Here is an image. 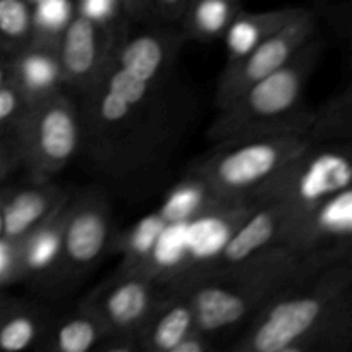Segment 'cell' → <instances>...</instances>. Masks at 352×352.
<instances>
[{"label": "cell", "mask_w": 352, "mask_h": 352, "mask_svg": "<svg viewBox=\"0 0 352 352\" xmlns=\"http://www.w3.org/2000/svg\"><path fill=\"white\" fill-rule=\"evenodd\" d=\"M182 41L177 26L131 24L98 81L79 96L82 151L107 175L136 170L153 151Z\"/></svg>", "instance_id": "1"}, {"label": "cell", "mask_w": 352, "mask_h": 352, "mask_svg": "<svg viewBox=\"0 0 352 352\" xmlns=\"http://www.w3.org/2000/svg\"><path fill=\"white\" fill-rule=\"evenodd\" d=\"M351 251L301 253L277 244L232 267L203 268L177 284L195 308L198 329L217 340L234 330H243L278 291L302 272L318 261Z\"/></svg>", "instance_id": "2"}, {"label": "cell", "mask_w": 352, "mask_h": 352, "mask_svg": "<svg viewBox=\"0 0 352 352\" xmlns=\"http://www.w3.org/2000/svg\"><path fill=\"white\" fill-rule=\"evenodd\" d=\"M352 287V251L327 258L278 291L246 323L230 351L291 352Z\"/></svg>", "instance_id": "3"}, {"label": "cell", "mask_w": 352, "mask_h": 352, "mask_svg": "<svg viewBox=\"0 0 352 352\" xmlns=\"http://www.w3.org/2000/svg\"><path fill=\"white\" fill-rule=\"evenodd\" d=\"M311 126L254 131L217 141L192 164L189 177L205 186L220 205H244L256 189L316 141Z\"/></svg>", "instance_id": "4"}, {"label": "cell", "mask_w": 352, "mask_h": 352, "mask_svg": "<svg viewBox=\"0 0 352 352\" xmlns=\"http://www.w3.org/2000/svg\"><path fill=\"white\" fill-rule=\"evenodd\" d=\"M323 47V38L318 34L287 64L217 109L219 113L208 129V140L217 143L254 131L313 124L315 109L306 105L305 93L318 67Z\"/></svg>", "instance_id": "5"}, {"label": "cell", "mask_w": 352, "mask_h": 352, "mask_svg": "<svg viewBox=\"0 0 352 352\" xmlns=\"http://www.w3.org/2000/svg\"><path fill=\"white\" fill-rule=\"evenodd\" d=\"M10 134L28 182L52 181L82 151L85 127L79 103L67 89L31 102Z\"/></svg>", "instance_id": "6"}, {"label": "cell", "mask_w": 352, "mask_h": 352, "mask_svg": "<svg viewBox=\"0 0 352 352\" xmlns=\"http://www.w3.org/2000/svg\"><path fill=\"white\" fill-rule=\"evenodd\" d=\"M351 184L352 141H313L267 184L256 189L244 205L265 201L280 203L291 213L289 229L320 203Z\"/></svg>", "instance_id": "7"}, {"label": "cell", "mask_w": 352, "mask_h": 352, "mask_svg": "<svg viewBox=\"0 0 352 352\" xmlns=\"http://www.w3.org/2000/svg\"><path fill=\"white\" fill-rule=\"evenodd\" d=\"M112 229V208L102 189L88 188L71 196L57 265L40 285L55 292L74 287L102 261Z\"/></svg>", "instance_id": "8"}, {"label": "cell", "mask_w": 352, "mask_h": 352, "mask_svg": "<svg viewBox=\"0 0 352 352\" xmlns=\"http://www.w3.org/2000/svg\"><path fill=\"white\" fill-rule=\"evenodd\" d=\"M167 284L146 268L117 272L85 299L109 332L103 352L138 351V336Z\"/></svg>", "instance_id": "9"}, {"label": "cell", "mask_w": 352, "mask_h": 352, "mask_svg": "<svg viewBox=\"0 0 352 352\" xmlns=\"http://www.w3.org/2000/svg\"><path fill=\"white\" fill-rule=\"evenodd\" d=\"M131 24L105 23L74 10L58 36V62L69 93L81 96L98 81Z\"/></svg>", "instance_id": "10"}, {"label": "cell", "mask_w": 352, "mask_h": 352, "mask_svg": "<svg viewBox=\"0 0 352 352\" xmlns=\"http://www.w3.org/2000/svg\"><path fill=\"white\" fill-rule=\"evenodd\" d=\"M318 23L311 10H298L294 17L277 33L261 41L256 48L232 64H226L217 85L215 107L222 109L232 102L248 86L287 64L301 48H305L313 38L318 36Z\"/></svg>", "instance_id": "11"}, {"label": "cell", "mask_w": 352, "mask_h": 352, "mask_svg": "<svg viewBox=\"0 0 352 352\" xmlns=\"http://www.w3.org/2000/svg\"><path fill=\"white\" fill-rule=\"evenodd\" d=\"M280 244L301 253L352 250V184L292 223Z\"/></svg>", "instance_id": "12"}, {"label": "cell", "mask_w": 352, "mask_h": 352, "mask_svg": "<svg viewBox=\"0 0 352 352\" xmlns=\"http://www.w3.org/2000/svg\"><path fill=\"white\" fill-rule=\"evenodd\" d=\"M244 220L234 230L219 256L205 268H226L243 263L248 258L280 244L282 236L291 222V213L277 201L246 205Z\"/></svg>", "instance_id": "13"}, {"label": "cell", "mask_w": 352, "mask_h": 352, "mask_svg": "<svg viewBox=\"0 0 352 352\" xmlns=\"http://www.w3.org/2000/svg\"><path fill=\"white\" fill-rule=\"evenodd\" d=\"M195 330L198 323L188 294L179 284H170L138 336V351L174 352Z\"/></svg>", "instance_id": "14"}, {"label": "cell", "mask_w": 352, "mask_h": 352, "mask_svg": "<svg viewBox=\"0 0 352 352\" xmlns=\"http://www.w3.org/2000/svg\"><path fill=\"white\" fill-rule=\"evenodd\" d=\"M12 81L30 102L65 89L58 62V38L34 33L28 47L12 54Z\"/></svg>", "instance_id": "15"}, {"label": "cell", "mask_w": 352, "mask_h": 352, "mask_svg": "<svg viewBox=\"0 0 352 352\" xmlns=\"http://www.w3.org/2000/svg\"><path fill=\"white\" fill-rule=\"evenodd\" d=\"M71 198L65 189L47 182H30L21 189H9L3 199V239L17 241L54 215Z\"/></svg>", "instance_id": "16"}, {"label": "cell", "mask_w": 352, "mask_h": 352, "mask_svg": "<svg viewBox=\"0 0 352 352\" xmlns=\"http://www.w3.org/2000/svg\"><path fill=\"white\" fill-rule=\"evenodd\" d=\"M65 212L67 203L16 241L19 282H33L38 285L52 274L60 254Z\"/></svg>", "instance_id": "17"}, {"label": "cell", "mask_w": 352, "mask_h": 352, "mask_svg": "<svg viewBox=\"0 0 352 352\" xmlns=\"http://www.w3.org/2000/svg\"><path fill=\"white\" fill-rule=\"evenodd\" d=\"M109 332L102 320L86 305L54 315L40 351L43 352H95L105 349Z\"/></svg>", "instance_id": "18"}, {"label": "cell", "mask_w": 352, "mask_h": 352, "mask_svg": "<svg viewBox=\"0 0 352 352\" xmlns=\"http://www.w3.org/2000/svg\"><path fill=\"white\" fill-rule=\"evenodd\" d=\"M52 318L45 305L9 296L0 308V352L40 351Z\"/></svg>", "instance_id": "19"}, {"label": "cell", "mask_w": 352, "mask_h": 352, "mask_svg": "<svg viewBox=\"0 0 352 352\" xmlns=\"http://www.w3.org/2000/svg\"><path fill=\"white\" fill-rule=\"evenodd\" d=\"M299 9L301 7H278V9L260 10V12L241 10L222 38L227 50L226 64H232L250 54L261 41L285 26Z\"/></svg>", "instance_id": "20"}, {"label": "cell", "mask_w": 352, "mask_h": 352, "mask_svg": "<svg viewBox=\"0 0 352 352\" xmlns=\"http://www.w3.org/2000/svg\"><path fill=\"white\" fill-rule=\"evenodd\" d=\"M241 10V0H189L177 28L184 40L213 43L222 40Z\"/></svg>", "instance_id": "21"}, {"label": "cell", "mask_w": 352, "mask_h": 352, "mask_svg": "<svg viewBox=\"0 0 352 352\" xmlns=\"http://www.w3.org/2000/svg\"><path fill=\"white\" fill-rule=\"evenodd\" d=\"M352 349V287L292 346L291 352H344Z\"/></svg>", "instance_id": "22"}, {"label": "cell", "mask_w": 352, "mask_h": 352, "mask_svg": "<svg viewBox=\"0 0 352 352\" xmlns=\"http://www.w3.org/2000/svg\"><path fill=\"white\" fill-rule=\"evenodd\" d=\"M34 31L30 0H0V52L17 54L33 41Z\"/></svg>", "instance_id": "23"}, {"label": "cell", "mask_w": 352, "mask_h": 352, "mask_svg": "<svg viewBox=\"0 0 352 352\" xmlns=\"http://www.w3.org/2000/svg\"><path fill=\"white\" fill-rule=\"evenodd\" d=\"M311 133L316 141H352V81L342 91L315 109Z\"/></svg>", "instance_id": "24"}, {"label": "cell", "mask_w": 352, "mask_h": 352, "mask_svg": "<svg viewBox=\"0 0 352 352\" xmlns=\"http://www.w3.org/2000/svg\"><path fill=\"white\" fill-rule=\"evenodd\" d=\"M30 103L14 81L0 86V133H10Z\"/></svg>", "instance_id": "25"}, {"label": "cell", "mask_w": 352, "mask_h": 352, "mask_svg": "<svg viewBox=\"0 0 352 352\" xmlns=\"http://www.w3.org/2000/svg\"><path fill=\"white\" fill-rule=\"evenodd\" d=\"M189 0H146V19L157 21V24L177 26L182 19Z\"/></svg>", "instance_id": "26"}, {"label": "cell", "mask_w": 352, "mask_h": 352, "mask_svg": "<svg viewBox=\"0 0 352 352\" xmlns=\"http://www.w3.org/2000/svg\"><path fill=\"white\" fill-rule=\"evenodd\" d=\"M19 284L17 278V246L16 241L0 239V291L7 285Z\"/></svg>", "instance_id": "27"}, {"label": "cell", "mask_w": 352, "mask_h": 352, "mask_svg": "<svg viewBox=\"0 0 352 352\" xmlns=\"http://www.w3.org/2000/svg\"><path fill=\"white\" fill-rule=\"evenodd\" d=\"M21 168V157L12 134L0 136V184Z\"/></svg>", "instance_id": "28"}, {"label": "cell", "mask_w": 352, "mask_h": 352, "mask_svg": "<svg viewBox=\"0 0 352 352\" xmlns=\"http://www.w3.org/2000/svg\"><path fill=\"white\" fill-rule=\"evenodd\" d=\"M131 23L146 19V0H116Z\"/></svg>", "instance_id": "29"}, {"label": "cell", "mask_w": 352, "mask_h": 352, "mask_svg": "<svg viewBox=\"0 0 352 352\" xmlns=\"http://www.w3.org/2000/svg\"><path fill=\"white\" fill-rule=\"evenodd\" d=\"M12 81V55L0 52V86Z\"/></svg>", "instance_id": "30"}, {"label": "cell", "mask_w": 352, "mask_h": 352, "mask_svg": "<svg viewBox=\"0 0 352 352\" xmlns=\"http://www.w3.org/2000/svg\"><path fill=\"white\" fill-rule=\"evenodd\" d=\"M7 192L9 189H0V239L3 236V215H2V210H3V199H6Z\"/></svg>", "instance_id": "31"}, {"label": "cell", "mask_w": 352, "mask_h": 352, "mask_svg": "<svg viewBox=\"0 0 352 352\" xmlns=\"http://www.w3.org/2000/svg\"><path fill=\"white\" fill-rule=\"evenodd\" d=\"M7 298H9V294H6V292L0 291V308H2V305H3V302H6Z\"/></svg>", "instance_id": "32"}, {"label": "cell", "mask_w": 352, "mask_h": 352, "mask_svg": "<svg viewBox=\"0 0 352 352\" xmlns=\"http://www.w3.org/2000/svg\"><path fill=\"white\" fill-rule=\"evenodd\" d=\"M41 2H45V0H30V3H31V6H38V3H41Z\"/></svg>", "instance_id": "33"}, {"label": "cell", "mask_w": 352, "mask_h": 352, "mask_svg": "<svg viewBox=\"0 0 352 352\" xmlns=\"http://www.w3.org/2000/svg\"><path fill=\"white\" fill-rule=\"evenodd\" d=\"M349 38H351V52H352V30H351V36Z\"/></svg>", "instance_id": "34"}, {"label": "cell", "mask_w": 352, "mask_h": 352, "mask_svg": "<svg viewBox=\"0 0 352 352\" xmlns=\"http://www.w3.org/2000/svg\"><path fill=\"white\" fill-rule=\"evenodd\" d=\"M2 134H7V133H0V136H2Z\"/></svg>", "instance_id": "35"}]
</instances>
